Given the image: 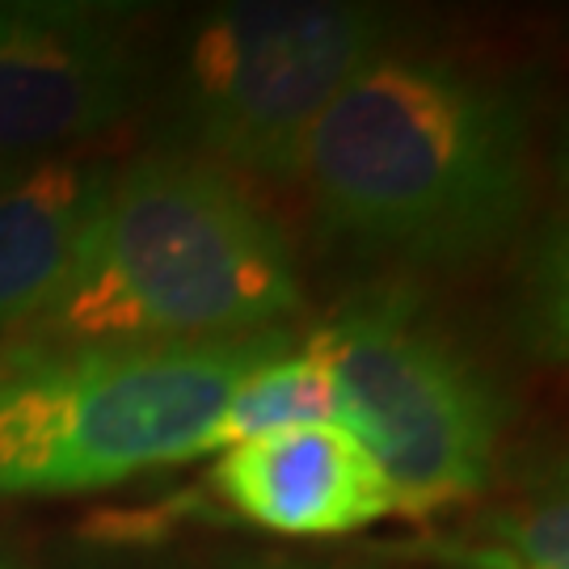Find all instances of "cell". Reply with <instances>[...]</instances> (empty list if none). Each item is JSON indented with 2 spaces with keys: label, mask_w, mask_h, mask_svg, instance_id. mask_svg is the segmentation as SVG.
Listing matches in <instances>:
<instances>
[{
  "label": "cell",
  "mask_w": 569,
  "mask_h": 569,
  "mask_svg": "<svg viewBox=\"0 0 569 569\" xmlns=\"http://www.w3.org/2000/svg\"><path fill=\"white\" fill-rule=\"evenodd\" d=\"M300 182L346 244L435 270L486 262L528 224V106L460 63L385 51L317 122Z\"/></svg>",
  "instance_id": "6da1fadb"
},
{
  "label": "cell",
  "mask_w": 569,
  "mask_h": 569,
  "mask_svg": "<svg viewBox=\"0 0 569 569\" xmlns=\"http://www.w3.org/2000/svg\"><path fill=\"white\" fill-rule=\"evenodd\" d=\"M305 308L287 237L220 164L152 152L114 173L63 287L18 338L203 342Z\"/></svg>",
  "instance_id": "7a4b0ae2"
},
{
  "label": "cell",
  "mask_w": 569,
  "mask_h": 569,
  "mask_svg": "<svg viewBox=\"0 0 569 569\" xmlns=\"http://www.w3.org/2000/svg\"><path fill=\"white\" fill-rule=\"evenodd\" d=\"M287 329L203 342H0V498L114 489L207 456L244 371Z\"/></svg>",
  "instance_id": "3957f363"
},
{
  "label": "cell",
  "mask_w": 569,
  "mask_h": 569,
  "mask_svg": "<svg viewBox=\"0 0 569 569\" xmlns=\"http://www.w3.org/2000/svg\"><path fill=\"white\" fill-rule=\"evenodd\" d=\"M338 427L385 472L392 510L430 519L486 493L507 430V401L406 291H359L312 333Z\"/></svg>",
  "instance_id": "277c9868"
},
{
  "label": "cell",
  "mask_w": 569,
  "mask_h": 569,
  "mask_svg": "<svg viewBox=\"0 0 569 569\" xmlns=\"http://www.w3.org/2000/svg\"><path fill=\"white\" fill-rule=\"evenodd\" d=\"M385 42L388 18L371 4H220L190 42L182 84L203 161L300 182L317 122Z\"/></svg>",
  "instance_id": "5b68a950"
},
{
  "label": "cell",
  "mask_w": 569,
  "mask_h": 569,
  "mask_svg": "<svg viewBox=\"0 0 569 569\" xmlns=\"http://www.w3.org/2000/svg\"><path fill=\"white\" fill-rule=\"evenodd\" d=\"M140 51L89 4H0V157L98 136L140 98Z\"/></svg>",
  "instance_id": "8992f818"
},
{
  "label": "cell",
  "mask_w": 569,
  "mask_h": 569,
  "mask_svg": "<svg viewBox=\"0 0 569 569\" xmlns=\"http://www.w3.org/2000/svg\"><path fill=\"white\" fill-rule=\"evenodd\" d=\"M207 489L241 523L287 540H338L397 515L385 472L338 422L216 451Z\"/></svg>",
  "instance_id": "52a82bcc"
},
{
  "label": "cell",
  "mask_w": 569,
  "mask_h": 569,
  "mask_svg": "<svg viewBox=\"0 0 569 569\" xmlns=\"http://www.w3.org/2000/svg\"><path fill=\"white\" fill-rule=\"evenodd\" d=\"M114 182L110 164L39 157L0 173V342L51 305Z\"/></svg>",
  "instance_id": "ba28073f"
},
{
  "label": "cell",
  "mask_w": 569,
  "mask_h": 569,
  "mask_svg": "<svg viewBox=\"0 0 569 569\" xmlns=\"http://www.w3.org/2000/svg\"><path fill=\"white\" fill-rule=\"evenodd\" d=\"M317 422H338L333 385H329L326 363L312 355V346H291L274 359H262L253 371H244L220 422L211 427L207 456L262 435H279V430L317 427Z\"/></svg>",
  "instance_id": "9c48e42d"
},
{
  "label": "cell",
  "mask_w": 569,
  "mask_h": 569,
  "mask_svg": "<svg viewBox=\"0 0 569 569\" xmlns=\"http://www.w3.org/2000/svg\"><path fill=\"white\" fill-rule=\"evenodd\" d=\"M566 224L552 216L523 241L515 266V308L510 326L531 359L561 363L569 346V274Z\"/></svg>",
  "instance_id": "30bf717a"
},
{
  "label": "cell",
  "mask_w": 569,
  "mask_h": 569,
  "mask_svg": "<svg viewBox=\"0 0 569 569\" xmlns=\"http://www.w3.org/2000/svg\"><path fill=\"white\" fill-rule=\"evenodd\" d=\"M465 531L502 552L515 569H569V498L561 481L477 515Z\"/></svg>",
  "instance_id": "8fae6325"
},
{
  "label": "cell",
  "mask_w": 569,
  "mask_h": 569,
  "mask_svg": "<svg viewBox=\"0 0 569 569\" xmlns=\"http://www.w3.org/2000/svg\"><path fill=\"white\" fill-rule=\"evenodd\" d=\"M232 569H380V566H338V561H305V557H244Z\"/></svg>",
  "instance_id": "7c38bea8"
},
{
  "label": "cell",
  "mask_w": 569,
  "mask_h": 569,
  "mask_svg": "<svg viewBox=\"0 0 569 569\" xmlns=\"http://www.w3.org/2000/svg\"><path fill=\"white\" fill-rule=\"evenodd\" d=\"M0 569H18V566H13V557H9V552H0Z\"/></svg>",
  "instance_id": "4fadbf2b"
}]
</instances>
